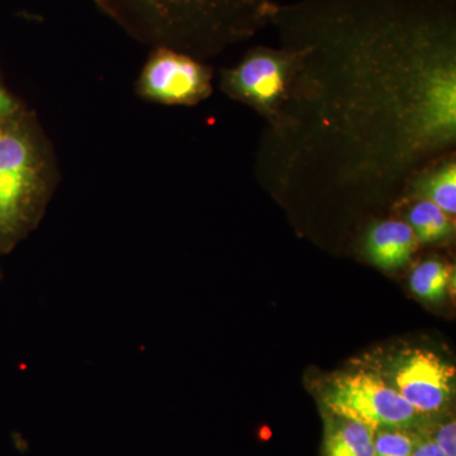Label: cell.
Masks as SVG:
<instances>
[{"mask_svg":"<svg viewBox=\"0 0 456 456\" xmlns=\"http://www.w3.org/2000/svg\"><path fill=\"white\" fill-rule=\"evenodd\" d=\"M270 26L298 64L255 173L278 193L407 202L456 156L455 0H298Z\"/></svg>","mask_w":456,"mask_h":456,"instance_id":"cell-1","label":"cell"},{"mask_svg":"<svg viewBox=\"0 0 456 456\" xmlns=\"http://www.w3.org/2000/svg\"><path fill=\"white\" fill-rule=\"evenodd\" d=\"M134 41L208 62L251 40L274 13L273 0H92Z\"/></svg>","mask_w":456,"mask_h":456,"instance_id":"cell-2","label":"cell"},{"mask_svg":"<svg viewBox=\"0 0 456 456\" xmlns=\"http://www.w3.org/2000/svg\"><path fill=\"white\" fill-rule=\"evenodd\" d=\"M59 183L53 142L25 108L0 125V240L13 241L41 220Z\"/></svg>","mask_w":456,"mask_h":456,"instance_id":"cell-3","label":"cell"},{"mask_svg":"<svg viewBox=\"0 0 456 456\" xmlns=\"http://www.w3.org/2000/svg\"><path fill=\"white\" fill-rule=\"evenodd\" d=\"M330 413L354 419L370 430H413L428 417L419 415L380 375L356 371L336 375L321 392Z\"/></svg>","mask_w":456,"mask_h":456,"instance_id":"cell-4","label":"cell"},{"mask_svg":"<svg viewBox=\"0 0 456 456\" xmlns=\"http://www.w3.org/2000/svg\"><path fill=\"white\" fill-rule=\"evenodd\" d=\"M298 53L292 47L255 46L239 64L220 71V89L232 101L250 107L265 119L277 121L293 75Z\"/></svg>","mask_w":456,"mask_h":456,"instance_id":"cell-5","label":"cell"},{"mask_svg":"<svg viewBox=\"0 0 456 456\" xmlns=\"http://www.w3.org/2000/svg\"><path fill=\"white\" fill-rule=\"evenodd\" d=\"M213 68L179 51L152 49L134 83L137 97L163 106L191 107L213 93Z\"/></svg>","mask_w":456,"mask_h":456,"instance_id":"cell-6","label":"cell"},{"mask_svg":"<svg viewBox=\"0 0 456 456\" xmlns=\"http://www.w3.org/2000/svg\"><path fill=\"white\" fill-rule=\"evenodd\" d=\"M392 384L419 415H436L454 395L455 368L431 351L413 349L393 362Z\"/></svg>","mask_w":456,"mask_h":456,"instance_id":"cell-7","label":"cell"},{"mask_svg":"<svg viewBox=\"0 0 456 456\" xmlns=\"http://www.w3.org/2000/svg\"><path fill=\"white\" fill-rule=\"evenodd\" d=\"M417 246L419 241L410 224L393 218L369 224L364 236L368 259L382 269H398L406 265Z\"/></svg>","mask_w":456,"mask_h":456,"instance_id":"cell-8","label":"cell"},{"mask_svg":"<svg viewBox=\"0 0 456 456\" xmlns=\"http://www.w3.org/2000/svg\"><path fill=\"white\" fill-rule=\"evenodd\" d=\"M425 200L436 204L446 215L456 213V156L419 174L407 191V202Z\"/></svg>","mask_w":456,"mask_h":456,"instance_id":"cell-9","label":"cell"},{"mask_svg":"<svg viewBox=\"0 0 456 456\" xmlns=\"http://www.w3.org/2000/svg\"><path fill=\"white\" fill-rule=\"evenodd\" d=\"M373 435L367 426L329 412L323 456H374Z\"/></svg>","mask_w":456,"mask_h":456,"instance_id":"cell-10","label":"cell"},{"mask_svg":"<svg viewBox=\"0 0 456 456\" xmlns=\"http://www.w3.org/2000/svg\"><path fill=\"white\" fill-rule=\"evenodd\" d=\"M415 202L408 208L407 224L415 232L419 244H437L446 241L454 233V224L436 204L425 200Z\"/></svg>","mask_w":456,"mask_h":456,"instance_id":"cell-11","label":"cell"},{"mask_svg":"<svg viewBox=\"0 0 456 456\" xmlns=\"http://www.w3.org/2000/svg\"><path fill=\"white\" fill-rule=\"evenodd\" d=\"M452 270L440 260H426L411 275V289L428 301H439L445 296Z\"/></svg>","mask_w":456,"mask_h":456,"instance_id":"cell-12","label":"cell"},{"mask_svg":"<svg viewBox=\"0 0 456 456\" xmlns=\"http://www.w3.org/2000/svg\"><path fill=\"white\" fill-rule=\"evenodd\" d=\"M417 437L413 430L374 431V456H411L415 449Z\"/></svg>","mask_w":456,"mask_h":456,"instance_id":"cell-13","label":"cell"},{"mask_svg":"<svg viewBox=\"0 0 456 456\" xmlns=\"http://www.w3.org/2000/svg\"><path fill=\"white\" fill-rule=\"evenodd\" d=\"M431 437L436 443V445L443 450L444 454L456 456V425L454 419L437 426Z\"/></svg>","mask_w":456,"mask_h":456,"instance_id":"cell-14","label":"cell"},{"mask_svg":"<svg viewBox=\"0 0 456 456\" xmlns=\"http://www.w3.org/2000/svg\"><path fill=\"white\" fill-rule=\"evenodd\" d=\"M23 106L0 79V125L20 112Z\"/></svg>","mask_w":456,"mask_h":456,"instance_id":"cell-15","label":"cell"},{"mask_svg":"<svg viewBox=\"0 0 456 456\" xmlns=\"http://www.w3.org/2000/svg\"><path fill=\"white\" fill-rule=\"evenodd\" d=\"M411 456H446L432 437H417L415 449Z\"/></svg>","mask_w":456,"mask_h":456,"instance_id":"cell-16","label":"cell"}]
</instances>
